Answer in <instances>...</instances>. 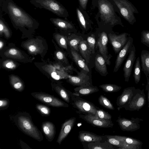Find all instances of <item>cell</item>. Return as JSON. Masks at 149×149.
Wrapping results in <instances>:
<instances>
[{
    "mask_svg": "<svg viewBox=\"0 0 149 149\" xmlns=\"http://www.w3.org/2000/svg\"><path fill=\"white\" fill-rule=\"evenodd\" d=\"M2 10L8 15L15 26L20 28H32L38 23L12 0H4L2 6Z\"/></svg>",
    "mask_w": 149,
    "mask_h": 149,
    "instance_id": "obj_1",
    "label": "cell"
},
{
    "mask_svg": "<svg viewBox=\"0 0 149 149\" xmlns=\"http://www.w3.org/2000/svg\"><path fill=\"white\" fill-rule=\"evenodd\" d=\"M70 104L79 114L95 115L97 107L93 103L84 99L74 93L70 95Z\"/></svg>",
    "mask_w": 149,
    "mask_h": 149,
    "instance_id": "obj_2",
    "label": "cell"
},
{
    "mask_svg": "<svg viewBox=\"0 0 149 149\" xmlns=\"http://www.w3.org/2000/svg\"><path fill=\"white\" fill-rule=\"evenodd\" d=\"M99 11L102 18L106 23L112 25L119 24L124 27L120 18L115 13L113 7L109 2L100 0L99 2Z\"/></svg>",
    "mask_w": 149,
    "mask_h": 149,
    "instance_id": "obj_3",
    "label": "cell"
},
{
    "mask_svg": "<svg viewBox=\"0 0 149 149\" xmlns=\"http://www.w3.org/2000/svg\"><path fill=\"white\" fill-rule=\"evenodd\" d=\"M122 17L130 24L133 25L136 20L135 13H139L137 9L128 0H113Z\"/></svg>",
    "mask_w": 149,
    "mask_h": 149,
    "instance_id": "obj_4",
    "label": "cell"
},
{
    "mask_svg": "<svg viewBox=\"0 0 149 149\" xmlns=\"http://www.w3.org/2000/svg\"><path fill=\"white\" fill-rule=\"evenodd\" d=\"M30 2L37 8L48 10L59 16H67L66 9L56 0H31Z\"/></svg>",
    "mask_w": 149,
    "mask_h": 149,
    "instance_id": "obj_5",
    "label": "cell"
},
{
    "mask_svg": "<svg viewBox=\"0 0 149 149\" xmlns=\"http://www.w3.org/2000/svg\"><path fill=\"white\" fill-rule=\"evenodd\" d=\"M17 121L19 127L23 132L39 141L42 140L40 131L28 117L20 116L17 117Z\"/></svg>",
    "mask_w": 149,
    "mask_h": 149,
    "instance_id": "obj_6",
    "label": "cell"
},
{
    "mask_svg": "<svg viewBox=\"0 0 149 149\" xmlns=\"http://www.w3.org/2000/svg\"><path fill=\"white\" fill-rule=\"evenodd\" d=\"M146 98L144 90L136 88L132 97L124 108L127 110L139 111L145 105Z\"/></svg>",
    "mask_w": 149,
    "mask_h": 149,
    "instance_id": "obj_7",
    "label": "cell"
},
{
    "mask_svg": "<svg viewBox=\"0 0 149 149\" xmlns=\"http://www.w3.org/2000/svg\"><path fill=\"white\" fill-rule=\"evenodd\" d=\"M143 120L138 118L132 117L131 119L118 117L116 122L118 123L120 129L124 131L133 132L140 129V123Z\"/></svg>",
    "mask_w": 149,
    "mask_h": 149,
    "instance_id": "obj_8",
    "label": "cell"
},
{
    "mask_svg": "<svg viewBox=\"0 0 149 149\" xmlns=\"http://www.w3.org/2000/svg\"><path fill=\"white\" fill-rule=\"evenodd\" d=\"M79 117L95 127L107 128L112 127L113 126V123L111 120L102 119L91 114H79Z\"/></svg>",
    "mask_w": 149,
    "mask_h": 149,
    "instance_id": "obj_9",
    "label": "cell"
},
{
    "mask_svg": "<svg viewBox=\"0 0 149 149\" xmlns=\"http://www.w3.org/2000/svg\"><path fill=\"white\" fill-rule=\"evenodd\" d=\"M32 95L39 100L52 106L68 107V104L50 95L41 93H33Z\"/></svg>",
    "mask_w": 149,
    "mask_h": 149,
    "instance_id": "obj_10",
    "label": "cell"
},
{
    "mask_svg": "<svg viewBox=\"0 0 149 149\" xmlns=\"http://www.w3.org/2000/svg\"><path fill=\"white\" fill-rule=\"evenodd\" d=\"M133 39L130 36L128 37L127 41L118 54L115 62L113 72H117L121 66L127 56L129 54L133 44Z\"/></svg>",
    "mask_w": 149,
    "mask_h": 149,
    "instance_id": "obj_11",
    "label": "cell"
},
{
    "mask_svg": "<svg viewBox=\"0 0 149 149\" xmlns=\"http://www.w3.org/2000/svg\"><path fill=\"white\" fill-rule=\"evenodd\" d=\"M128 33H124L118 35L109 33L108 37L116 52L118 53L127 43Z\"/></svg>",
    "mask_w": 149,
    "mask_h": 149,
    "instance_id": "obj_12",
    "label": "cell"
},
{
    "mask_svg": "<svg viewBox=\"0 0 149 149\" xmlns=\"http://www.w3.org/2000/svg\"><path fill=\"white\" fill-rule=\"evenodd\" d=\"M136 57V48L133 44L123 68L125 81L126 82H128L131 76Z\"/></svg>",
    "mask_w": 149,
    "mask_h": 149,
    "instance_id": "obj_13",
    "label": "cell"
},
{
    "mask_svg": "<svg viewBox=\"0 0 149 149\" xmlns=\"http://www.w3.org/2000/svg\"><path fill=\"white\" fill-rule=\"evenodd\" d=\"M134 87H128L125 88L121 94L118 97L116 100V104L118 109L125 108L127 105L132 97L135 89Z\"/></svg>",
    "mask_w": 149,
    "mask_h": 149,
    "instance_id": "obj_14",
    "label": "cell"
},
{
    "mask_svg": "<svg viewBox=\"0 0 149 149\" xmlns=\"http://www.w3.org/2000/svg\"><path fill=\"white\" fill-rule=\"evenodd\" d=\"M108 41V38L107 34L104 31L100 36L97 40V45L99 52L105 60L106 63L108 65H110L109 60L111 57L108 55L107 47Z\"/></svg>",
    "mask_w": 149,
    "mask_h": 149,
    "instance_id": "obj_15",
    "label": "cell"
},
{
    "mask_svg": "<svg viewBox=\"0 0 149 149\" xmlns=\"http://www.w3.org/2000/svg\"><path fill=\"white\" fill-rule=\"evenodd\" d=\"M76 118L72 117L65 121L62 124L57 142L60 144L66 137L73 127Z\"/></svg>",
    "mask_w": 149,
    "mask_h": 149,
    "instance_id": "obj_16",
    "label": "cell"
},
{
    "mask_svg": "<svg viewBox=\"0 0 149 149\" xmlns=\"http://www.w3.org/2000/svg\"><path fill=\"white\" fill-rule=\"evenodd\" d=\"M68 77L69 82L74 86H80L92 84L89 77L83 73H79L77 76L68 75Z\"/></svg>",
    "mask_w": 149,
    "mask_h": 149,
    "instance_id": "obj_17",
    "label": "cell"
},
{
    "mask_svg": "<svg viewBox=\"0 0 149 149\" xmlns=\"http://www.w3.org/2000/svg\"><path fill=\"white\" fill-rule=\"evenodd\" d=\"M78 138L81 142H92L102 140L101 136L85 131L79 132Z\"/></svg>",
    "mask_w": 149,
    "mask_h": 149,
    "instance_id": "obj_18",
    "label": "cell"
},
{
    "mask_svg": "<svg viewBox=\"0 0 149 149\" xmlns=\"http://www.w3.org/2000/svg\"><path fill=\"white\" fill-rule=\"evenodd\" d=\"M74 93L80 96H87L97 92L99 89L96 86H93L92 84L78 86L74 89Z\"/></svg>",
    "mask_w": 149,
    "mask_h": 149,
    "instance_id": "obj_19",
    "label": "cell"
},
{
    "mask_svg": "<svg viewBox=\"0 0 149 149\" xmlns=\"http://www.w3.org/2000/svg\"><path fill=\"white\" fill-rule=\"evenodd\" d=\"M141 70L146 78L149 76V51L143 50L141 54Z\"/></svg>",
    "mask_w": 149,
    "mask_h": 149,
    "instance_id": "obj_20",
    "label": "cell"
},
{
    "mask_svg": "<svg viewBox=\"0 0 149 149\" xmlns=\"http://www.w3.org/2000/svg\"><path fill=\"white\" fill-rule=\"evenodd\" d=\"M79 48L82 56L85 59L86 63L88 64L89 62L91 52L87 41L81 40L79 44Z\"/></svg>",
    "mask_w": 149,
    "mask_h": 149,
    "instance_id": "obj_21",
    "label": "cell"
},
{
    "mask_svg": "<svg viewBox=\"0 0 149 149\" xmlns=\"http://www.w3.org/2000/svg\"><path fill=\"white\" fill-rule=\"evenodd\" d=\"M71 51L73 58L76 63L83 70L89 72V70L87 63L80 55L72 48Z\"/></svg>",
    "mask_w": 149,
    "mask_h": 149,
    "instance_id": "obj_22",
    "label": "cell"
},
{
    "mask_svg": "<svg viewBox=\"0 0 149 149\" xmlns=\"http://www.w3.org/2000/svg\"><path fill=\"white\" fill-rule=\"evenodd\" d=\"M50 21L56 26L61 29L67 30L72 29L73 26L69 22L58 18H50Z\"/></svg>",
    "mask_w": 149,
    "mask_h": 149,
    "instance_id": "obj_23",
    "label": "cell"
},
{
    "mask_svg": "<svg viewBox=\"0 0 149 149\" xmlns=\"http://www.w3.org/2000/svg\"><path fill=\"white\" fill-rule=\"evenodd\" d=\"M116 138L126 143L136 146L139 149H142L143 143L140 140L131 137L118 135H113Z\"/></svg>",
    "mask_w": 149,
    "mask_h": 149,
    "instance_id": "obj_24",
    "label": "cell"
},
{
    "mask_svg": "<svg viewBox=\"0 0 149 149\" xmlns=\"http://www.w3.org/2000/svg\"><path fill=\"white\" fill-rule=\"evenodd\" d=\"M101 141L89 142L88 144V148L89 149H113V145L107 141L102 142Z\"/></svg>",
    "mask_w": 149,
    "mask_h": 149,
    "instance_id": "obj_25",
    "label": "cell"
},
{
    "mask_svg": "<svg viewBox=\"0 0 149 149\" xmlns=\"http://www.w3.org/2000/svg\"><path fill=\"white\" fill-rule=\"evenodd\" d=\"M106 61L104 58L99 54L96 56L95 60V66L97 70L103 74L108 73Z\"/></svg>",
    "mask_w": 149,
    "mask_h": 149,
    "instance_id": "obj_26",
    "label": "cell"
},
{
    "mask_svg": "<svg viewBox=\"0 0 149 149\" xmlns=\"http://www.w3.org/2000/svg\"><path fill=\"white\" fill-rule=\"evenodd\" d=\"M42 128L46 136L49 139L53 138L55 134V128L53 124L50 122H46L43 124Z\"/></svg>",
    "mask_w": 149,
    "mask_h": 149,
    "instance_id": "obj_27",
    "label": "cell"
},
{
    "mask_svg": "<svg viewBox=\"0 0 149 149\" xmlns=\"http://www.w3.org/2000/svg\"><path fill=\"white\" fill-rule=\"evenodd\" d=\"M141 66L140 57H138L136 59L134 66L133 77L136 84H138L141 79Z\"/></svg>",
    "mask_w": 149,
    "mask_h": 149,
    "instance_id": "obj_28",
    "label": "cell"
},
{
    "mask_svg": "<svg viewBox=\"0 0 149 149\" xmlns=\"http://www.w3.org/2000/svg\"><path fill=\"white\" fill-rule=\"evenodd\" d=\"M56 90L58 95L64 100L68 103H70V95L72 92L60 86L57 87Z\"/></svg>",
    "mask_w": 149,
    "mask_h": 149,
    "instance_id": "obj_29",
    "label": "cell"
},
{
    "mask_svg": "<svg viewBox=\"0 0 149 149\" xmlns=\"http://www.w3.org/2000/svg\"><path fill=\"white\" fill-rule=\"evenodd\" d=\"M107 141L112 145L114 146L119 149H125L127 143L120 141L115 138L113 135H107Z\"/></svg>",
    "mask_w": 149,
    "mask_h": 149,
    "instance_id": "obj_30",
    "label": "cell"
},
{
    "mask_svg": "<svg viewBox=\"0 0 149 149\" xmlns=\"http://www.w3.org/2000/svg\"><path fill=\"white\" fill-rule=\"evenodd\" d=\"M104 92L107 93H113L118 92L121 89V87L111 84H104L99 86Z\"/></svg>",
    "mask_w": 149,
    "mask_h": 149,
    "instance_id": "obj_31",
    "label": "cell"
},
{
    "mask_svg": "<svg viewBox=\"0 0 149 149\" xmlns=\"http://www.w3.org/2000/svg\"><path fill=\"white\" fill-rule=\"evenodd\" d=\"M99 104L104 108L111 110H114L115 108L110 101L105 97L100 95L98 98Z\"/></svg>",
    "mask_w": 149,
    "mask_h": 149,
    "instance_id": "obj_32",
    "label": "cell"
},
{
    "mask_svg": "<svg viewBox=\"0 0 149 149\" xmlns=\"http://www.w3.org/2000/svg\"><path fill=\"white\" fill-rule=\"evenodd\" d=\"M98 118L105 120H111L112 116L111 115L102 109H97L95 115Z\"/></svg>",
    "mask_w": 149,
    "mask_h": 149,
    "instance_id": "obj_33",
    "label": "cell"
},
{
    "mask_svg": "<svg viewBox=\"0 0 149 149\" xmlns=\"http://www.w3.org/2000/svg\"><path fill=\"white\" fill-rule=\"evenodd\" d=\"M87 40L88 46L91 53H94L95 43V35L93 34H91V36L88 37Z\"/></svg>",
    "mask_w": 149,
    "mask_h": 149,
    "instance_id": "obj_34",
    "label": "cell"
},
{
    "mask_svg": "<svg viewBox=\"0 0 149 149\" xmlns=\"http://www.w3.org/2000/svg\"><path fill=\"white\" fill-rule=\"evenodd\" d=\"M3 18L0 16V31L1 33H4V34L7 37L9 36L10 35V31L6 25L5 21Z\"/></svg>",
    "mask_w": 149,
    "mask_h": 149,
    "instance_id": "obj_35",
    "label": "cell"
},
{
    "mask_svg": "<svg viewBox=\"0 0 149 149\" xmlns=\"http://www.w3.org/2000/svg\"><path fill=\"white\" fill-rule=\"evenodd\" d=\"M141 42L149 47V31L143 30L141 32Z\"/></svg>",
    "mask_w": 149,
    "mask_h": 149,
    "instance_id": "obj_36",
    "label": "cell"
},
{
    "mask_svg": "<svg viewBox=\"0 0 149 149\" xmlns=\"http://www.w3.org/2000/svg\"><path fill=\"white\" fill-rule=\"evenodd\" d=\"M78 20L82 27L84 29L86 28V23L85 17L81 11L78 8L76 10Z\"/></svg>",
    "mask_w": 149,
    "mask_h": 149,
    "instance_id": "obj_37",
    "label": "cell"
},
{
    "mask_svg": "<svg viewBox=\"0 0 149 149\" xmlns=\"http://www.w3.org/2000/svg\"><path fill=\"white\" fill-rule=\"evenodd\" d=\"M11 84L14 88L19 91H22L23 88V86L21 81L18 79H13Z\"/></svg>",
    "mask_w": 149,
    "mask_h": 149,
    "instance_id": "obj_38",
    "label": "cell"
},
{
    "mask_svg": "<svg viewBox=\"0 0 149 149\" xmlns=\"http://www.w3.org/2000/svg\"><path fill=\"white\" fill-rule=\"evenodd\" d=\"M81 41L79 38H74L70 41L69 45L72 49L77 52L79 50V45Z\"/></svg>",
    "mask_w": 149,
    "mask_h": 149,
    "instance_id": "obj_39",
    "label": "cell"
},
{
    "mask_svg": "<svg viewBox=\"0 0 149 149\" xmlns=\"http://www.w3.org/2000/svg\"><path fill=\"white\" fill-rule=\"evenodd\" d=\"M37 109L43 114L49 115L50 113V109L47 107L40 104L36 105Z\"/></svg>",
    "mask_w": 149,
    "mask_h": 149,
    "instance_id": "obj_40",
    "label": "cell"
},
{
    "mask_svg": "<svg viewBox=\"0 0 149 149\" xmlns=\"http://www.w3.org/2000/svg\"><path fill=\"white\" fill-rule=\"evenodd\" d=\"M59 42L61 46L63 48H67V41L64 37L61 35H59Z\"/></svg>",
    "mask_w": 149,
    "mask_h": 149,
    "instance_id": "obj_41",
    "label": "cell"
},
{
    "mask_svg": "<svg viewBox=\"0 0 149 149\" xmlns=\"http://www.w3.org/2000/svg\"><path fill=\"white\" fill-rule=\"evenodd\" d=\"M147 84L146 86V90L147 91L148 107L149 108V76L146 78Z\"/></svg>",
    "mask_w": 149,
    "mask_h": 149,
    "instance_id": "obj_42",
    "label": "cell"
},
{
    "mask_svg": "<svg viewBox=\"0 0 149 149\" xmlns=\"http://www.w3.org/2000/svg\"><path fill=\"white\" fill-rule=\"evenodd\" d=\"M81 6L84 10L86 8L87 3L88 0H79Z\"/></svg>",
    "mask_w": 149,
    "mask_h": 149,
    "instance_id": "obj_43",
    "label": "cell"
},
{
    "mask_svg": "<svg viewBox=\"0 0 149 149\" xmlns=\"http://www.w3.org/2000/svg\"><path fill=\"white\" fill-rule=\"evenodd\" d=\"M57 58L59 60H62L64 58V56L63 54L61 52H57L56 54Z\"/></svg>",
    "mask_w": 149,
    "mask_h": 149,
    "instance_id": "obj_44",
    "label": "cell"
},
{
    "mask_svg": "<svg viewBox=\"0 0 149 149\" xmlns=\"http://www.w3.org/2000/svg\"><path fill=\"white\" fill-rule=\"evenodd\" d=\"M8 104V102L6 100H1L0 101V107L1 108L4 107Z\"/></svg>",
    "mask_w": 149,
    "mask_h": 149,
    "instance_id": "obj_45",
    "label": "cell"
},
{
    "mask_svg": "<svg viewBox=\"0 0 149 149\" xmlns=\"http://www.w3.org/2000/svg\"><path fill=\"white\" fill-rule=\"evenodd\" d=\"M28 49L31 52H35L37 49L36 46L33 45H31L29 46Z\"/></svg>",
    "mask_w": 149,
    "mask_h": 149,
    "instance_id": "obj_46",
    "label": "cell"
},
{
    "mask_svg": "<svg viewBox=\"0 0 149 149\" xmlns=\"http://www.w3.org/2000/svg\"><path fill=\"white\" fill-rule=\"evenodd\" d=\"M6 66L8 68H12L14 67L15 65L13 62H9L6 63Z\"/></svg>",
    "mask_w": 149,
    "mask_h": 149,
    "instance_id": "obj_47",
    "label": "cell"
},
{
    "mask_svg": "<svg viewBox=\"0 0 149 149\" xmlns=\"http://www.w3.org/2000/svg\"><path fill=\"white\" fill-rule=\"evenodd\" d=\"M17 52H18L17 50L14 49H11L9 51V53L10 54L13 55L17 54Z\"/></svg>",
    "mask_w": 149,
    "mask_h": 149,
    "instance_id": "obj_48",
    "label": "cell"
},
{
    "mask_svg": "<svg viewBox=\"0 0 149 149\" xmlns=\"http://www.w3.org/2000/svg\"><path fill=\"white\" fill-rule=\"evenodd\" d=\"M52 77L55 79L58 80L60 79V77L59 75L56 74V73L54 72H52L51 74Z\"/></svg>",
    "mask_w": 149,
    "mask_h": 149,
    "instance_id": "obj_49",
    "label": "cell"
},
{
    "mask_svg": "<svg viewBox=\"0 0 149 149\" xmlns=\"http://www.w3.org/2000/svg\"><path fill=\"white\" fill-rule=\"evenodd\" d=\"M3 46V43L1 41H0V49H1L2 47Z\"/></svg>",
    "mask_w": 149,
    "mask_h": 149,
    "instance_id": "obj_50",
    "label": "cell"
}]
</instances>
